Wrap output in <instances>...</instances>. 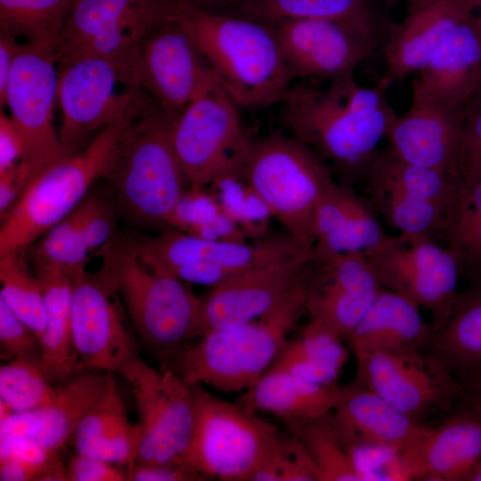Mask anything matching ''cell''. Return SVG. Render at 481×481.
<instances>
[{
	"instance_id": "obj_1",
	"label": "cell",
	"mask_w": 481,
	"mask_h": 481,
	"mask_svg": "<svg viewBox=\"0 0 481 481\" xmlns=\"http://www.w3.org/2000/svg\"><path fill=\"white\" fill-rule=\"evenodd\" d=\"M280 103L290 135L321 157L338 183L352 187L363 181L397 118L393 109L379 110L377 90L358 85L354 76L324 90L290 87Z\"/></svg>"
},
{
	"instance_id": "obj_2",
	"label": "cell",
	"mask_w": 481,
	"mask_h": 481,
	"mask_svg": "<svg viewBox=\"0 0 481 481\" xmlns=\"http://www.w3.org/2000/svg\"><path fill=\"white\" fill-rule=\"evenodd\" d=\"M175 15L238 106L258 108L283 100L294 77L273 25L188 5H179Z\"/></svg>"
},
{
	"instance_id": "obj_3",
	"label": "cell",
	"mask_w": 481,
	"mask_h": 481,
	"mask_svg": "<svg viewBox=\"0 0 481 481\" xmlns=\"http://www.w3.org/2000/svg\"><path fill=\"white\" fill-rule=\"evenodd\" d=\"M314 280L258 319L211 330L196 342H186L160 363L161 369L175 372L191 385L242 393L268 371L306 313Z\"/></svg>"
},
{
	"instance_id": "obj_4",
	"label": "cell",
	"mask_w": 481,
	"mask_h": 481,
	"mask_svg": "<svg viewBox=\"0 0 481 481\" xmlns=\"http://www.w3.org/2000/svg\"><path fill=\"white\" fill-rule=\"evenodd\" d=\"M161 109L143 116L122 135L103 178L131 220L172 226L187 183L175 153L170 124Z\"/></svg>"
},
{
	"instance_id": "obj_5",
	"label": "cell",
	"mask_w": 481,
	"mask_h": 481,
	"mask_svg": "<svg viewBox=\"0 0 481 481\" xmlns=\"http://www.w3.org/2000/svg\"><path fill=\"white\" fill-rule=\"evenodd\" d=\"M136 119L126 118L104 126L82 151L44 167L0 216V255L24 252L69 215L93 183L104 176L122 135Z\"/></svg>"
},
{
	"instance_id": "obj_6",
	"label": "cell",
	"mask_w": 481,
	"mask_h": 481,
	"mask_svg": "<svg viewBox=\"0 0 481 481\" xmlns=\"http://www.w3.org/2000/svg\"><path fill=\"white\" fill-rule=\"evenodd\" d=\"M241 176L288 234L314 248V209L336 183L321 157L291 135L271 134L250 142Z\"/></svg>"
},
{
	"instance_id": "obj_7",
	"label": "cell",
	"mask_w": 481,
	"mask_h": 481,
	"mask_svg": "<svg viewBox=\"0 0 481 481\" xmlns=\"http://www.w3.org/2000/svg\"><path fill=\"white\" fill-rule=\"evenodd\" d=\"M100 254L115 276L139 341L164 362L191 339L199 297L188 282L146 266L126 242L110 243Z\"/></svg>"
},
{
	"instance_id": "obj_8",
	"label": "cell",
	"mask_w": 481,
	"mask_h": 481,
	"mask_svg": "<svg viewBox=\"0 0 481 481\" xmlns=\"http://www.w3.org/2000/svg\"><path fill=\"white\" fill-rule=\"evenodd\" d=\"M171 143L190 190L241 176L250 144L238 105L211 76L170 124Z\"/></svg>"
},
{
	"instance_id": "obj_9",
	"label": "cell",
	"mask_w": 481,
	"mask_h": 481,
	"mask_svg": "<svg viewBox=\"0 0 481 481\" xmlns=\"http://www.w3.org/2000/svg\"><path fill=\"white\" fill-rule=\"evenodd\" d=\"M195 425L186 464L202 480L249 481L283 434L239 403L193 385Z\"/></svg>"
},
{
	"instance_id": "obj_10",
	"label": "cell",
	"mask_w": 481,
	"mask_h": 481,
	"mask_svg": "<svg viewBox=\"0 0 481 481\" xmlns=\"http://www.w3.org/2000/svg\"><path fill=\"white\" fill-rule=\"evenodd\" d=\"M71 321L80 370H98L132 385L150 365L126 312L115 276L103 263L96 273H78L72 284Z\"/></svg>"
},
{
	"instance_id": "obj_11",
	"label": "cell",
	"mask_w": 481,
	"mask_h": 481,
	"mask_svg": "<svg viewBox=\"0 0 481 481\" xmlns=\"http://www.w3.org/2000/svg\"><path fill=\"white\" fill-rule=\"evenodd\" d=\"M58 102L62 122L59 136L76 152L92 132L126 118H142L159 110L143 90L131 85L130 70L109 58L80 56L57 63Z\"/></svg>"
},
{
	"instance_id": "obj_12",
	"label": "cell",
	"mask_w": 481,
	"mask_h": 481,
	"mask_svg": "<svg viewBox=\"0 0 481 481\" xmlns=\"http://www.w3.org/2000/svg\"><path fill=\"white\" fill-rule=\"evenodd\" d=\"M457 177L404 161L387 150L376 153L362 183L371 206L390 226L440 242Z\"/></svg>"
},
{
	"instance_id": "obj_13",
	"label": "cell",
	"mask_w": 481,
	"mask_h": 481,
	"mask_svg": "<svg viewBox=\"0 0 481 481\" xmlns=\"http://www.w3.org/2000/svg\"><path fill=\"white\" fill-rule=\"evenodd\" d=\"M177 7L171 0H75L55 45L56 61L97 56L127 63Z\"/></svg>"
},
{
	"instance_id": "obj_14",
	"label": "cell",
	"mask_w": 481,
	"mask_h": 481,
	"mask_svg": "<svg viewBox=\"0 0 481 481\" xmlns=\"http://www.w3.org/2000/svg\"><path fill=\"white\" fill-rule=\"evenodd\" d=\"M322 260L314 248L289 258L232 275L199 297L192 334L258 319L313 281Z\"/></svg>"
},
{
	"instance_id": "obj_15",
	"label": "cell",
	"mask_w": 481,
	"mask_h": 481,
	"mask_svg": "<svg viewBox=\"0 0 481 481\" xmlns=\"http://www.w3.org/2000/svg\"><path fill=\"white\" fill-rule=\"evenodd\" d=\"M363 253L383 288L428 310L431 324L444 317L460 278L448 249L426 236L399 232Z\"/></svg>"
},
{
	"instance_id": "obj_16",
	"label": "cell",
	"mask_w": 481,
	"mask_h": 481,
	"mask_svg": "<svg viewBox=\"0 0 481 481\" xmlns=\"http://www.w3.org/2000/svg\"><path fill=\"white\" fill-rule=\"evenodd\" d=\"M59 72L54 46L26 42L20 45L8 81L4 106L25 143V160L39 167L69 153L55 132Z\"/></svg>"
},
{
	"instance_id": "obj_17",
	"label": "cell",
	"mask_w": 481,
	"mask_h": 481,
	"mask_svg": "<svg viewBox=\"0 0 481 481\" xmlns=\"http://www.w3.org/2000/svg\"><path fill=\"white\" fill-rule=\"evenodd\" d=\"M356 381L421 422L454 407L461 389L451 373L422 348L355 355Z\"/></svg>"
},
{
	"instance_id": "obj_18",
	"label": "cell",
	"mask_w": 481,
	"mask_h": 481,
	"mask_svg": "<svg viewBox=\"0 0 481 481\" xmlns=\"http://www.w3.org/2000/svg\"><path fill=\"white\" fill-rule=\"evenodd\" d=\"M142 436L138 464H186L195 425L193 385L151 366L131 385Z\"/></svg>"
},
{
	"instance_id": "obj_19",
	"label": "cell",
	"mask_w": 481,
	"mask_h": 481,
	"mask_svg": "<svg viewBox=\"0 0 481 481\" xmlns=\"http://www.w3.org/2000/svg\"><path fill=\"white\" fill-rule=\"evenodd\" d=\"M126 243L146 266L169 277L179 269L197 264L217 265L232 276L312 249L302 246L288 233L246 244L203 238L177 229L156 236H136Z\"/></svg>"
},
{
	"instance_id": "obj_20",
	"label": "cell",
	"mask_w": 481,
	"mask_h": 481,
	"mask_svg": "<svg viewBox=\"0 0 481 481\" xmlns=\"http://www.w3.org/2000/svg\"><path fill=\"white\" fill-rule=\"evenodd\" d=\"M212 74L193 38L174 16L143 41L132 67V86L146 91L168 113L177 114L205 87Z\"/></svg>"
},
{
	"instance_id": "obj_21",
	"label": "cell",
	"mask_w": 481,
	"mask_h": 481,
	"mask_svg": "<svg viewBox=\"0 0 481 481\" xmlns=\"http://www.w3.org/2000/svg\"><path fill=\"white\" fill-rule=\"evenodd\" d=\"M272 25L293 77L335 82L354 76L379 41L357 27L335 20L298 19Z\"/></svg>"
},
{
	"instance_id": "obj_22",
	"label": "cell",
	"mask_w": 481,
	"mask_h": 481,
	"mask_svg": "<svg viewBox=\"0 0 481 481\" xmlns=\"http://www.w3.org/2000/svg\"><path fill=\"white\" fill-rule=\"evenodd\" d=\"M466 108L412 94L410 108L388 133L387 150L404 161L457 177Z\"/></svg>"
},
{
	"instance_id": "obj_23",
	"label": "cell",
	"mask_w": 481,
	"mask_h": 481,
	"mask_svg": "<svg viewBox=\"0 0 481 481\" xmlns=\"http://www.w3.org/2000/svg\"><path fill=\"white\" fill-rule=\"evenodd\" d=\"M475 12L477 0H421L410 4L405 19L384 39V76L395 82L418 73L451 31Z\"/></svg>"
},
{
	"instance_id": "obj_24",
	"label": "cell",
	"mask_w": 481,
	"mask_h": 481,
	"mask_svg": "<svg viewBox=\"0 0 481 481\" xmlns=\"http://www.w3.org/2000/svg\"><path fill=\"white\" fill-rule=\"evenodd\" d=\"M114 379V374L82 370L57 385L55 396L47 406L28 412H12L0 422V437L25 436L53 452L70 442L85 414L100 400Z\"/></svg>"
},
{
	"instance_id": "obj_25",
	"label": "cell",
	"mask_w": 481,
	"mask_h": 481,
	"mask_svg": "<svg viewBox=\"0 0 481 481\" xmlns=\"http://www.w3.org/2000/svg\"><path fill=\"white\" fill-rule=\"evenodd\" d=\"M412 94L466 108L481 85V26L477 12L460 22L418 72Z\"/></svg>"
},
{
	"instance_id": "obj_26",
	"label": "cell",
	"mask_w": 481,
	"mask_h": 481,
	"mask_svg": "<svg viewBox=\"0 0 481 481\" xmlns=\"http://www.w3.org/2000/svg\"><path fill=\"white\" fill-rule=\"evenodd\" d=\"M481 460V423L452 412L400 453L404 480L469 481Z\"/></svg>"
},
{
	"instance_id": "obj_27",
	"label": "cell",
	"mask_w": 481,
	"mask_h": 481,
	"mask_svg": "<svg viewBox=\"0 0 481 481\" xmlns=\"http://www.w3.org/2000/svg\"><path fill=\"white\" fill-rule=\"evenodd\" d=\"M331 421L344 444L378 445L399 453L416 445L429 428L356 380L331 412Z\"/></svg>"
},
{
	"instance_id": "obj_28",
	"label": "cell",
	"mask_w": 481,
	"mask_h": 481,
	"mask_svg": "<svg viewBox=\"0 0 481 481\" xmlns=\"http://www.w3.org/2000/svg\"><path fill=\"white\" fill-rule=\"evenodd\" d=\"M353 384H318L269 369L241 393L237 403L252 412L273 414L286 425L290 434H295L306 424L333 412Z\"/></svg>"
},
{
	"instance_id": "obj_29",
	"label": "cell",
	"mask_w": 481,
	"mask_h": 481,
	"mask_svg": "<svg viewBox=\"0 0 481 481\" xmlns=\"http://www.w3.org/2000/svg\"><path fill=\"white\" fill-rule=\"evenodd\" d=\"M422 349L451 373L461 393L481 386V288L457 290L444 317L429 323Z\"/></svg>"
},
{
	"instance_id": "obj_30",
	"label": "cell",
	"mask_w": 481,
	"mask_h": 481,
	"mask_svg": "<svg viewBox=\"0 0 481 481\" xmlns=\"http://www.w3.org/2000/svg\"><path fill=\"white\" fill-rule=\"evenodd\" d=\"M318 256L365 251L379 245L385 233L369 203L352 186L334 183L317 203L313 217Z\"/></svg>"
},
{
	"instance_id": "obj_31",
	"label": "cell",
	"mask_w": 481,
	"mask_h": 481,
	"mask_svg": "<svg viewBox=\"0 0 481 481\" xmlns=\"http://www.w3.org/2000/svg\"><path fill=\"white\" fill-rule=\"evenodd\" d=\"M33 270L42 285L45 302L40 364L48 379L60 385L81 371L72 336L71 293L76 275L86 269L33 262Z\"/></svg>"
},
{
	"instance_id": "obj_32",
	"label": "cell",
	"mask_w": 481,
	"mask_h": 481,
	"mask_svg": "<svg viewBox=\"0 0 481 481\" xmlns=\"http://www.w3.org/2000/svg\"><path fill=\"white\" fill-rule=\"evenodd\" d=\"M141 436L140 424L128 419L114 379L79 421L69 443L77 453L128 468L136 461Z\"/></svg>"
},
{
	"instance_id": "obj_33",
	"label": "cell",
	"mask_w": 481,
	"mask_h": 481,
	"mask_svg": "<svg viewBox=\"0 0 481 481\" xmlns=\"http://www.w3.org/2000/svg\"><path fill=\"white\" fill-rule=\"evenodd\" d=\"M420 307L381 288L346 340L354 355L374 351L422 348L429 331Z\"/></svg>"
},
{
	"instance_id": "obj_34",
	"label": "cell",
	"mask_w": 481,
	"mask_h": 481,
	"mask_svg": "<svg viewBox=\"0 0 481 481\" xmlns=\"http://www.w3.org/2000/svg\"><path fill=\"white\" fill-rule=\"evenodd\" d=\"M441 242L455 258L460 278L481 288V168L459 173Z\"/></svg>"
},
{
	"instance_id": "obj_35",
	"label": "cell",
	"mask_w": 481,
	"mask_h": 481,
	"mask_svg": "<svg viewBox=\"0 0 481 481\" xmlns=\"http://www.w3.org/2000/svg\"><path fill=\"white\" fill-rule=\"evenodd\" d=\"M343 339L322 321L310 318L301 337L287 341L269 369L318 384L337 383L348 359Z\"/></svg>"
},
{
	"instance_id": "obj_36",
	"label": "cell",
	"mask_w": 481,
	"mask_h": 481,
	"mask_svg": "<svg viewBox=\"0 0 481 481\" xmlns=\"http://www.w3.org/2000/svg\"><path fill=\"white\" fill-rule=\"evenodd\" d=\"M234 11V15L271 25L298 19L335 20L357 27L380 39L370 0H243Z\"/></svg>"
},
{
	"instance_id": "obj_37",
	"label": "cell",
	"mask_w": 481,
	"mask_h": 481,
	"mask_svg": "<svg viewBox=\"0 0 481 481\" xmlns=\"http://www.w3.org/2000/svg\"><path fill=\"white\" fill-rule=\"evenodd\" d=\"M75 0H0V31L54 46Z\"/></svg>"
},
{
	"instance_id": "obj_38",
	"label": "cell",
	"mask_w": 481,
	"mask_h": 481,
	"mask_svg": "<svg viewBox=\"0 0 481 481\" xmlns=\"http://www.w3.org/2000/svg\"><path fill=\"white\" fill-rule=\"evenodd\" d=\"M23 253L0 255V298L41 338L45 328L44 290Z\"/></svg>"
},
{
	"instance_id": "obj_39",
	"label": "cell",
	"mask_w": 481,
	"mask_h": 481,
	"mask_svg": "<svg viewBox=\"0 0 481 481\" xmlns=\"http://www.w3.org/2000/svg\"><path fill=\"white\" fill-rule=\"evenodd\" d=\"M378 293L364 294L341 288L323 279L321 268L308 296L306 313L346 339Z\"/></svg>"
},
{
	"instance_id": "obj_40",
	"label": "cell",
	"mask_w": 481,
	"mask_h": 481,
	"mask_svg": "<svg viewBox=\"0 0 481 481\" xmlns=\"http://www.w3.org/2000/svg\"><path fill=\"white\" fill-rule=\"evenodd\" d=\"M57 385L44 372L40 359L16 357L0 367V400L14 412L44 408L53 400Z\"/></svg>"
},
{
	"instance_id": "obj_41",
	"label": "cell",
	"mask_w": 481,
	"mask_h": 481,
	"mask_svg": "<svg viewBox=\"0 0 481 481\" xmlns=\"http://www.w3.org/2000/svg\"><path fill=\"white\" fill-rule=\"evenodd\" d=\"M293 435L312 456L320 481H362L333 427L331 412L306 424Z\"/></svg>"
},
{
	"instance_id": "obj_42",
	"label": "cell",
	"mask_w": 481,
	"mask_h": 481,
	"mask_svg": "<svg viewBox=\"0 0 481 481\" xmlns=\"http://www.w3.org/2000/svg\"><path fill=\"white\" fill-rule=\"evenodd\" d=\"M31 249L32 262L58 265L83 270L89 260L78 206L65 218L45 232Z\"/></svg>"
},
{
	"instance_id": "obj_43",
	"label": "cell",
	"mask_w": 481,
	"mask_h": 481,
	"mask_svg": "<svg viewBox=\"0 0 481 481\" xmlns=\"http://www.w3.org/2000/svg\"><path fill=\"white\" fill-rule=\"evenodd\" d=\"M249 481H320L307 449L293 435L282 434Z\"/></svg>"
},
{
	"instance_id": "obj_44",
	"label": "cell",
	"mask_w": 481,
	"mask_h": 481,
	"mask_svg": "<svg viewBox=\"0 0 481 481\" xmlns=\"http://www.w3.org/2000/svg\"><path fill=\"white\" fill-rule=\"evenodd\" d=\"M40 338L0 298L1 359L7 362L16 357L40 359Z\"/></svg>"
},
{
	"instance_id": "obj_45",
	"label": "cell",
	"mask_w": 481,
	"mask_h": 481,
	"mask_svg": "<svg viewBox=\"0 0 481 481\" xmlns=\"http://www.w3.org/2000/svg\"><path fill=\"white\" fill-rule=\"evenodd\" d=\"M82 232L91 254L100 253L110 243L115 229V214L103 199L86 195L78 205Z\"/></svg>"
},
{
	"instance_id": "obj_46",
	"label": "cell",
	"mask_w": 481,
	"mask_h": 481,
	"mask_svg": "<svg viewBox=\"0 0 481 481\" xmlns=\"http://www.w3.org/2000/svg\"><path fill=\"white\" fill-rule=\"evenodd\" d=\"M69 481H126V468L75 452L67 463Z\"/></svg>"
},
{
	"instance_id": "obj_47",
	"label": "cell",
	"mask_w": 481,
	"mask_h": 481,
	"mask_svg": "<svg viewBox=\"0 0 481 481\" xmlns=\"http://www.w3.org/2000/svg\"><path fill=\"white\" fill-rule=\"evenodd\" d=\"M481 168V110L469 104L463 125L459 173Z\"/></svg>"
},
{
	"instance_id": "obj_48",
	"label": "cell",
	"mask_w": 481,
	"mask_h": 481,
	"mask_svg": "<svg viewBox=\"0 0 481 481\" xmlns=\"http://www.w3.org/2000/svg\"><path fill=\"white\" fill-rule=\"evenodd\" d=\"M202 480L187 464H138L126 468V481H197Z\"/></svg>"
},
{
	"instance_id": "obj_49",
	"label": "cell",
	"mask_w": 481,
	"mask_h": 481,
	"mask_svg": "<svg viewBox=\"0 0 481 481\" xmlns=\"http://www.w3.org/2000/svg\"><path fill=\"white\" fill-rule=\"evenodd\" d=\"M25 155L22 135L10 117L0 112V173L18 164Z\"/></svg>"
},
{
	"instance_id": "obj_50",
	"label": "cell",
	"mask_w": 481,
	"mask_h": 481,
	"mask_svg": "<svg viewBox=\"0 0 481 481\" xmlns=\"http://www.w3.org/2000/svg\"><path fill=\"white\" fill-rule=\"evenodd\" d=\"M16 38L0 33V105L4 106L5 92L12 68L20 48Z\"/></svg>"
},
{
	"instance_id": "obj_51",
	"label": "cell",
	"mask_w": 481,
	"mask_h": 481,
	"mask_svg": "<svg viewBox=\"0 0 481 481\" xmlns=\"http://www.w3.org/2000/svg\"><path fill=\"white\" fill-rule=\"evenodd\" d=\"M453 412H459L481 423V386L461 393Z\"/></svg>"
},
{
	"instance_id": "obj_52",
	"label": "cell",
	"mask_w": 481,
	"mask_h": 481,
	"mask_svg": "<svg viewBox=\"0 0 481 481\" xmlns=\"http://www.w3.org/2000/svg\"><path fill=\"white\" fill-rule=\"evenodd\" d=\"M243 0H172L176 5H188L193 8L224 12L225 10L233 9Z\"/></svg>"
},
{
	"instance_id": "obj_53",
	"label": "cell",
	"mask_w": 481,
	"mask_h": 481,
	"mask_svg": "<svg viewBox=\"0 0 481 481\" xmlns=\"http://www.w3.org/2000/svg\"><path fill=\"white\" fill-rule=\"evenodd\" d=\"M469 481H481V460L477 463L472 470Z\"/></svg>"
},
{
	"instance_id": "obj_54",
	"label": "cell",
	"mask_w": 481,
	"mask_h": 481,
	"mask_svg": "<svg viewBox=\"0 0 481 481\" xmlns=\"http://www.w3.org/2000/svg\"><path fill=\"white\" fill-rule=\"evenodd\" d=\"M469 104L481 110V85Z\"/></svg>"
},
{
	"instance_id": "obj_55",
	"label": "cell",
	"mask_w": 481,
	"mask_h": 481,
	"mask_svg": "<svg viewBox=\"0 0 481 481\" xmlns=\"http://www.w3.org/2000/svg\"><path fill=\"white\" fill-rule=\"evenodd\" d=\"M403 1L408 2L410 4L420 2L421 0H385V2L388 4L389 5H392V4H395L396 3L403 2Z\"/></svg>"
},
{
	"instance_id": "obj_56",
	"label": "cell",
	"mask_w": 481,
	"mask_h": 481,
	"mask_svg": "<svg viewBox=\"0 0 481 481\" xmlns=\"http://www.w3.org/2000/svg\"><path fill=\"white\" fill-rule=\"evenodd\" d=\"M477 15L481 26V0H477Z\"/></svg>"
}]
</instances>
